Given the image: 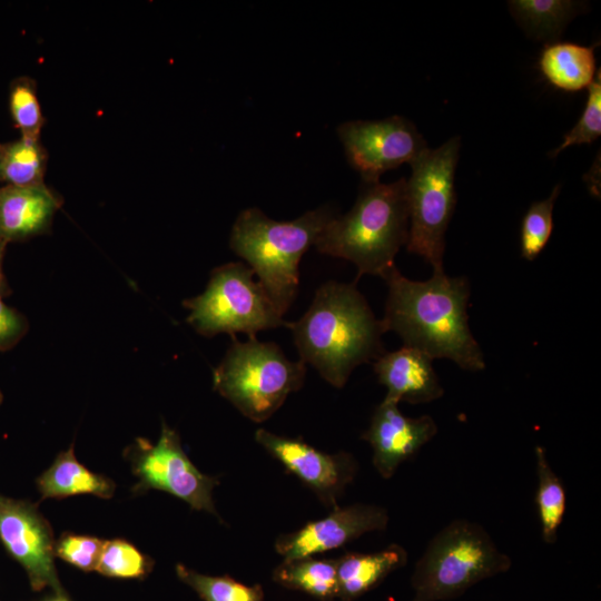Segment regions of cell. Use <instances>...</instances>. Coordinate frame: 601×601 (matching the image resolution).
Segmentation results:
<instances>
[{"label":"cell","instance_id":"15","mask_svg":"<svg viewBox=\"0 0 601 601\" xmlns=\"http://www.w3.org/2000/svg\"><path fill=\"white\" fill-rule=\"evenodd\" d=\"M432 361L423 352L408 346L381 355L373 368L378 382L387 390L385 400L397 404H422L442 397L444 390Z\"/></svg>","mask_w":601,"mask_h":601},{"label":"cell","instance_id":"8","mask_svg":"<svg viewBox=\"0 0 601 601\" xmlns=\"http://www.w3.org/2000/svg\"><path fill=\"white\" fill-rule=\"evenodd\" d=\"M254 275L239 262L216 267L204 293L183 302L189 311L187 322L208 337L220 333L252 337L259 331L288 326Z\"/></svg>","mask_w":601,"mask_h":601},{"label":"cell","instance_id":"18","mask_svg":"<svg viewBox=\"0 0 601 601\" xmlns=\"http://www.w3.org/2000/svg\"><path fill=\"white\" fill-rule=\"evenodd\" d=\"M539 69L548 82L558 89L579 91L588 88L597 75L594 46L550 42L540 55Z\"/></svg>","mask_w":601,"mask_h":601},{"label":"cell","instance_id":"26","mask_svg":"<svg viewBox=\"0 0 601 601\" xmlns=\"http://www.w3.org/2000/svg\"><path fill=\"white\" fill-rule=\"evenodd\" d=\"M560 190L561 185H556L546 199L532 203L524 215L520 237L523 258L534 260L548 244L553 230V207Z\"/></svg>","mask_w":601,"mask_h":601},{"label":"cell","instance_id":"20","mask_svg":"<svg viewBox=\"0 0 601 601\" xmlns=\"http://www.w3.org/2000/svg\"><path fill=\"white\" fill-rule=\"evenodd\" d=\"M273 580L279 585L303 591L319 601L337 598L335 559L313 556L284 560L273 571Z\"/></svg>","mask_w":601,"mask_h":601},{"label":"cell","instance_id":"11","mask_svg":"<svg viewBox=\"0 0 601 601\" xmlns=\"http://www.w3.org/2000/svg\"><path fill=\"white\" fill-rule=\"evenodd\" d=\"M256 442L285 469L305 483L328 509H334L345 487L358 471L355 457L348 452L324 453L305 443L258 428Z\"/></svg>","mask_w":601,"mask_h":601},{"label":"cell","instance_id":"31","mask_svg":"<svg viewBox=\"0 0 601 601\" xmlns=\"http://www.w3.org/2000/svg\"><path fill=\"white\" fill-rule=\"evenodd\" d=\"M8 243L0 238V297H6L11 294V288L7 282V278L4 276L3 269H2V260L6 252Z\"/></svg>","mask_w":601,"mask_h":601},{"label":"cell","instance_id":"4","mask_svg":"<svg viewBox=\"0 0 601 601\" xmlns=\"http://www.w3.org/2000/svg\"><path fill=\"white\" fill-rule=\"evenodd\" d=\"M334 216L327 205L289 221L274 220L256 207L237 216L229 246L257 275V282L282 316L296 298L303 255Z\"/></svg>","mask_w":601,"mask_h":601},{"label":"cell","instance_id":"19","mask_svg":"<svg viewBox=\"0 0 601 601\" xmlns=\"http://www.w3.org/2000/svg\"><path fill=\"white\" fill-rule=\"evenodd\" d=\"M42 499L66 497L75 494H95L109 499L115 491L111 480L91 472L78 462L73 446L61 452L52 465L38 479Z\"/></svg>","mask_w":601,"mask_h":601},{"label":"cell","instance_id":"28","mask_svg":"<svg viewBox=\"0 0 601 601\" xmlns=\"http://www.w3.org/2000/svg\"><path fill=\"white\" fill-rule=\"evenodd\" d=\"M588 97L583 112L563 138V142L552 150L549 156L555 157L568 147L582 144H591L601 135V72L597 75L592 83L588 87Z\"/></svg>","mask_w":601,"mask_h":601},{"label":"cell","instance_id":"21","mask_svg":"<svg viewBox=\"0 0 601 601\" xmlns=\"http://www.w3.org/2000/svg\"><path fill=\"white\" fill-rule=\"evenodd\" d=\"M509 7L523 29L534 39L555 41L581 4L568 0H514Z\"/></svg>","mask_w":601,"mask_h":601},{"label":"cell","instance_id":"14","mask_svg":"<svg viewBox=\"0 0 601 601\" xmlns=\"http://www.w3.org/2000/svg\"><path fill=\"white\" fill-rule=\"evenodd\" d=\"M398 404L383 400L371 418L362 439L373 450V465L384 479L394 475L397 467L416 454L437 433V425L430 415L405 416Z\"/></svg>","mask_w":601,"mask_h":601},{"label":"cell","instance_id":"30","mask_svg":"<svg viewBox=\"0 0 601 601\" xmlns=\"http://www.w3.org/2000/svg\"><path fill=\"white\" fill-rule=\"evenodd\" d=\"M28 327L26 317L0 297V351L12 348L24 336Z\"/></svg>","mask_w":601,"mask_h":601},{"label":"cell","instance_id":"7","mask_svg":"<svg viewBox=\"0 0 601 601\" xmlns=\"http://www.w3.org/2000/svg\"><path fill=\"white\" fill-rule=\"evenodd\" d=\"M461 139L453 137L436 149L425 148L410 165L406 180L408 238L406 249L442 273L445 233L456 204L455 168Z\"/></svg>","mask_w":601,"mask_h":601},{"label":"cell","instance_id":"27","mask_svg":"<svg viewBox=\"0 0 601 601\" xmlns=\"http://www.w3.org/2000/svg\"><path fill=\"white\" fill-rule=\"evenodd\" d=\"M96 570L106 577L136 579L149 570V561L124 540L105 541Z\"/></svg>","mask_w":601,"mask_h":601},{"label":"cell","instance_id":"9","mask_svg":"<svg viewBox=\"0 0 601 601\" xmlns=\"http://www.w3.org/2000/svg\"><path fill=\"white\" fill-rule=\"evenodd\" d=\"M136 490L156 489L175 495L193 509L217 515L213 501L217 479L199 472L184 452L176 431L165 423L152 444L138 439L130 451Z\"/></svg>","mask_w":601,"mask_h":601},{"label":"cell","instance_id":"17","mask_svg":"<svg viewBox=\"0 0 601 601\" xmlns=\"http://www.w3.org/2000/svg\"><path fill=\"white\" fill-rule=\"evenodd\" d=\"M336 560L337 598L353 601L377 587L390 573L403 568L407 552L397 544L370 553H346Z\"/></svg>","mask_w":601,"mask_h":601},{"label":"cell","instance_id":"24","mask_svg":"<svg viewBox=\"0 0 601 601\" xmlns=\"http://www.w3.org/2000/svg\"><path fill=\"white\" fill-rule=\"evenodd\" d=\"M176 573L204 601H265V594L259 584L246 585L229 575L201 574L184 564L176 565Z\"/></svg>","mask_w":601,"mask_h":601},{"label":"cell","instance_id":"6","mask_svg":"<svg viewBox=\"0 0 601 601\" xmlns=\"http://www.w3.org/2000/svg\"><path fill=\"white\" fill-rule=\"evenodd\" d=\"M231 337V345L214 370V390L245 417L264 422L303 386L306 364L289 361L275 343L255 336L245 342Z\"/></svg>","mask_w":601,"mask_h":601},{"label":"cell","instance_id":"13","mask_svg":"<svg viewBox=\"0 0 601 601\" xmlns=\"http://www.w3.org/2000/svg\"><path fill=\"white\" fill-rule=\"evenodd\" d=\"M387 522L386 510L377 505L356 503L336 506L327 516L308 522L297 531L280 534L275 550L284 560L313 556L337 549L367 532L383 531Z\"/></svg>","mask_w":601,"mask_h":601},{"label":"cell","instance_id":"29","mask_svg":"<svg viewBox=\"0 0 601 601\" xmlns=\"http://www.w3.org/2000/svg\"><path fill=\"white\" fill-rule=\"evenodd\" d=\"M105 541L86 535L66 534L55 545V554L83 570H96Z\"/></svg>","mask_w":601,"mask_h":601},{"label":"cell","instance_id":"5","mask_svg":"<svg viewBox=\"0 0 601 601\" xmlns=\"http://www.w3.org/2000/svg\"><path fill=\"white\" fill-rule=\"evenodd\" d=\"M512 561L479 524L455 520L428 542L414 566L412 601H445L509 571Z\"/></svg>","mask_w":601,"mask_h":601},{"label":"cell","instance_id":"22","mask_svg":"<svg viewBox=\"0 0 601 601\" xmlns=\"http://www.w3.org/2000/svg\"><path fill=\"white\" fill-rule=\"evenodd\" d=\"M48 152L40 139L20 137L0 144V183L28 187L42 185Z\"/></svg>","mask_w":601,"mask_h":601},{"label":"cell","instance_id":"16","mask_svg":"<svg viewBox=\"0 0 601 601\" xmlns=\"http://www.w3.org/2000/svg\"><path fill=\"white\" fill-rule=\"evenodd\" d=\"M61 205L62 198L45 184L0 185V238L9 244L47 233Z\"/></svg>","mask_w":601,"mask_h":601},{"label":"cell","instance_id":"32","mask_svg":"<svg viewBox=\"0 0 601 601\" xmlns=\"http://www.w3.org/2000/svg\"><path fill=\"white\" fill-rule=\"evenodd\" d=\"M50 601H69L65 595L63 593H60V594H57L53 599H51Z\"/></svg>","mask_w":601,"mask_h":601},{"label":"cell","instance_id":"33","mask_svg":"<svg viewBox=\"0 0 601 601\" xmlns=\"http://www.w3.org/2000/svg\"><path fill=\"white\" fill-rule=\"evenodd\" d=\"M2 400H3V396H2V393L0 392V404L2 403Z\"/></svg>","mask_w":601,"mask_h":601},{"label":"cell","instance_id":"3","mask_svg":"<svg viewBox=\"0 0 601 601\" xmlns=\"http://www.w3.org/2000/svg\"><path fill=\"white\" fill-rule=\"evenodd\" d=\"M408 238L406 179L363 183L352 209L335 215L314 246L321 254L352 262L358 277H384L395 267V256Z\"/></svg>","mask_w":601,"mask_h":601},{"label":"cell","instance_id":"1","mask_svg":"<svg viewBox=\"0 0 601 601\" xmlns=\"http://www.w3.org/2000/svg\"><path fill=\"white\" fill-rule=\"evenodd\" d=\"M383 279L388 287L384 333L395 332L404 346L416 348L432 359L449 358L462 370L485 368L483 352L469 327L470 283L464 276L433 273L417 282L393 267Z\"/></svg>","mask_w":601,"mask_h":601},{"label":"cell","instance_id":"23","mask_svg":"<svg viewBox=\"0 0 601 601\" xmlns=\"http://www.w3.org/2000/svg\"><path fill=\"white\" fill-rule=\"evenodd\" d=\"M538 490L536 506L541 523L542 539L553 544L565 512V491L560 477L549 464L545 449L535 447Z\"/></svg>","mask_w":601,"mask_h":601},{"label":"cell","instance_id":"12","mask_svg":"<svg viewBox=\"0 0 601 601\" xmlns=\"http://www.w3.org/2000/svg\"><path fill=\"white\" fill-rule=\"evenodd\" d=\"M0 539L26 570L33 590L50 587L62 593L53 563L52 531L35 505L0 494Z\"/></svg>","mask_w":601,"mask_h":601},{"label":"cell","instance_id":"25","mask_svg":"<svg viewBox=\"0 0 601 601\" xmlns=\"http://www.w3.org/2000/svg\"><path fill=\"white\" fill-rule=\"evenodd\" d=\"M9 109L22 138L40 139L46 119L32 78L21 76L12 80L9 88Z\"/></svg>","mask_w":601,"mask_h":601},{"label":"cell","instance_id":"10","mask_svg":"<svg viewBox=\"0 0 601 601\" xmlns=\"http://www.w3.org/2000/svg\"><path fill=\"white\" fill-rule=\"evenodd\" d=\"M337 135L363 183L380 181L385 171L410 164L426 148L415 125L402 116L346 121L337 127Z\"/></svg>","mask_w":601,"mask_h":601},{"label":"cell","instance_id":"2","mask_svg":"<svg viewBox=\"0 0 601 601\" xmlns=\"http://www.w3.org/2000/svg\"><path fill=\"white\" fill-rule=\"evenodd\" d=\"M287 327L300 361L337 388L358 365L375 362L385 353L382 322L357 289L356 280L324 283L305 314Z\"/></svg>","mask_w":601,"mask_h":601}]
</instances>
